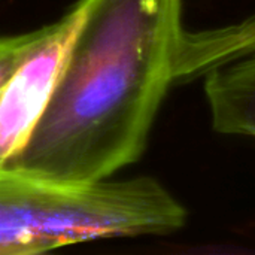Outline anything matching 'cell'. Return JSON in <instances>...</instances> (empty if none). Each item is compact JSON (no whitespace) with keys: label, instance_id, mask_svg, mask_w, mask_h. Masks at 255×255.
I'll use <instances>...</instances> for the list:
<instances>
[{"label":"cell","instance_id":"obj_3","mask_svg":"<svg viewBox=\"0 0 255 255\" xmlns=\"http://www.w3.org/2000/svg\"><path fill=\"white\" fill-rule=\"evenodd\" d=\"M82 16L81 1L60 21L46 40L21 64L0 93V157L6 161L27 142L40 120L60 76Z\"/></svg>","mask_w":255,"mask_h":255},{"label":"cell","instance_id":"obj_5","mask_svg":"<svg viewBox=\"0 0 255 255\" xmlns=\"http://www.w3.org/2000/svg\"><path fill=\"white\" fill-rule=\"evenodd\" d=\"M205 93L218 133L255 137V55L206 75Z\"/></svg>","mask_w":255,"mask_h":255},{"label":"cell","instance_id":"obj_6","mask_svg":"<svg viewBox=\"0 0 255 255\" xmlns=\"http://www.w3.org/2000/svg\"><path fill=\"white\" fill-rule=\"evenodd\" d=\"M54 24L24 34L0 39V93L21 64L46 40Z\"/></svg>","mask_w":255,"mask_h":255},{"label":"cell","instance_id":"obj_7","mask_svg":"<svg viewBox=\"0 0 255 255\" xmlns=\"http://www.w3.org/2000/svg\"><path fill=\"white\" fill-rule=\"evenodd\" d=\"M3 163H4V161H3L1 157H0V176L3 175Z\"/></svg>","mask_w":255,"mask_h":255},{"label":"cell","instance_id":"obj_2","mask_svg":"<svg viewBox=\"0 0 255 255\" xmlns=\"http://www.w3.org/2000/svg\"><path fill=\"white\" fill-rule=\"evenodd\" d=\"M185 223V208L149 176L88 185H57L4 172L0 176V255L170 235Z\"/></svg>","mask_w":255,"mask_h":255},{"label":"cell","instance_id":"obj_4","mask_svg":"<svg viewBox=\"0 0 255 255\" xmlns=\"http://www.w3.org/2000/svg\"><path fill=\"white\" fill-rule=\"evenodd\" d=\"M255 55V15L239 22L188 31L184 28L175 72V85Z\"/></svg>","mask_w":255,"mask_h":255},{"label":"cell","instance_id":"obj_1","mask_svg":"<svg viewBox=\"0 0 255 255\" xmlns=\"http://www.w3.org/2000/svg\"><path fill=\"white\" fill-rule=\"evenodd\" d=\"M54 93L3 172L88 185L134 163L175 85L182 0H81Z\"/></svg>","mask_w":255,"mask_h":255}]
</instances>
